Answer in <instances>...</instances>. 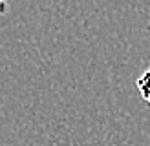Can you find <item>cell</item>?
I'll list each match as a JSON object with an SVG mask.
<instances>
[{"label":"cell","mask_w":150,"mask_h":146,"mask_svg":"<svg viewBox=\"0 0 150 146\" xmlns=\"http://www.w3.org/2000/svg\"><path fill=\"white\" fill-rule=\"evenodd\" d=\"M7 11V0H0V15H4Z\"/></svg>","instance_id":"cell-2"},{"label":"cell","mask_w":150,"mask_h":146,"mask_svg":"<svg viewBox=\"0 0 150 146\" xmlns=\"http://www.w3.org/2000/svg\"><path fill=\"white\" fill-rule=\"evenodd\" d=\"M136 84H137V90L141 93V97H143V100L150 104V68L137 79Z\"/></svg>","instance_id":"cell-1"}]
</instances>
